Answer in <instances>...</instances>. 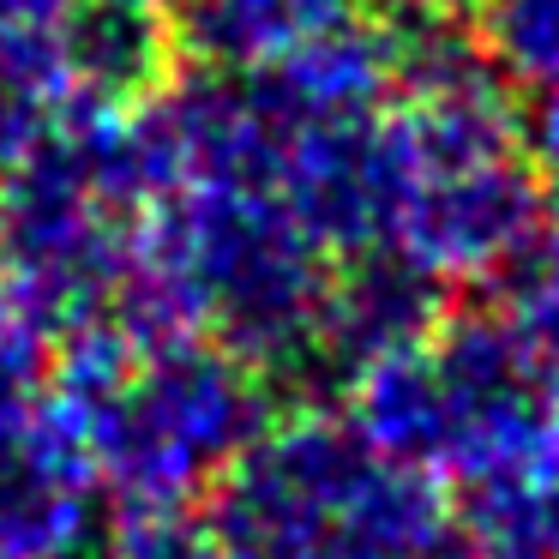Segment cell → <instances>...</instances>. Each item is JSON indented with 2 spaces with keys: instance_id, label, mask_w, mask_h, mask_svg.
<instances>
[{
  "instance_id": "9",
  "label": "cell",
  "mask_w": 559,
  "mask_h": 559,
  "mask_svg": "<svg viewBox=\"0 0 559 559\" xmlns=\"http://www.w3.org/2000/svg\"><path fill=\"white\" fill-rule=\"evenodd\" d=\"M343 19H355V0H193L175 25L187 55H199L205 67L259 73Z\"/></svg>"
},
{
  "instance_id": "20",
  "label": "cell",
  "mask_w": 559,
  "mask_h": 559,
  "mask_svg": "<svg viewBox=\"0 0 559 559\" xmlns=\"http://www.w3.org/2000/svg\"><path fill=\"white\" fill-rule=\"evenodd\" d=\"M547 241H554V253H559V229H554V235H547Z\"/></svg>"
},
{
  "instance_id": "16",
  "label": "cell",
  "mask_w": 559,
  "mask_h": 559,
  "mask_svg": "<svg viewBox=\"0 0 559 559\" xmlns=\"http://www.w3.org/2000/svg\"><path fill=\"white\" fill-rule=\"evenodd\" d=\"M55 109H61V103H25V97H7V91H0V199H7L13 163L43 139V127H49Z\"/></svg>"
},
{
  "instance_id": "12",
  "label": "cell",
  "mask_w": 559,
  "mask_h": 559,
  "mask_svg": "<svg viewBox=\"0 0 559 559\" xmlns=\"http://www.w3.org/2000/svg\"><path fill=\"white\" fill-rule=\"evenodd\" d=\"M475 37L506 85L559 91V0H475Z\"/></svg>"
},
{
  "instance_id": "18",
  "label": "cell",
  "mask_w": 559,
  "mask_h": 559,
  "mask_svg": "<svg viewBox=\"0 0 559 559\" xmlns=\"http://www.w3.org/2000/svg\"><path fill=\"white\" fill-rule=\"evenodd\" d=\"M127 7H157V13H187L193 0H127Z\"/></svg>"
},
{
  "instance_id": "10",
  "label": "cell",
  "mask_w": 559,
  "mask_h": 559,
  "mask_svg": "<svg viewBox=\"0 0 559 559\" xmlns=\"http://www.w3.org/2000/svg\"><path fill=\"white\" fill-rule=\"evenodd\" d=\"M493 283H499L493 319L506 325L523 373L542 385L547 403H559V253H554V241L542 235Z\"/></svg>"
},
{
  "instance_id": "7",
  "label": "cell",
  "mask_w": 559,
  "mask_h": 559,
  "mask_svg": "<svg viewBox=\"0 0 559 559\" xmlns=\"http://www.w3.org/2000/svg\"><path fill=\"white\" fill-rule=\"evenodd\" d=\"M187 61L181 25L157 7L127 0H79L73 37H67V97L139 109L175 85Z\"/></svg>"
},
{
  "instance_id": "17",
  "label": "cell",
  "mask_w": 559,
  "mask_h": 559,
  "mask_svg": "<svg viewBox=\"0 0 559 559\" xmlns=\"http://www.w3.org/2000/svg\"><path fill=\"white\" fill-rule=\"evenodd\" d=\"M469 0H385V13H463Z\"/></svg>"
},
{
  "instance_id": "13",
  "label": "cell",
  "mask_w": 559,
  "mask_h": 559,
  "mask_svg": "<svg viewBox=\"0 0 559 559\" xmlns=\"http://www.w3.org/2000/svg\"><path fill=\"white\" fill-rule=\"evenodd\" d=\"M115 559H229L223 535L187 511H127L109 535Z\"/></svg>"
},
{
  "instance_id": "4",
  "label": "cell",
  "mask_w": 559,
  "mask_h": 559,
  "mask_svg": "<svg viewBox=\"0 0 559 559\" xmlns=\"http://www.w3.org/2000/svg\"><path fill=\"white\" fill-rule=\"evenodd\" d=\"M547 193L523 157L481 163L409 181L391 247L421 259L439 283L445 277H499L518 253L542 241Z\"/></svg>"
},
{
  "instance_id": "8",
  "label": "cell",
  "mask_w": 559,
  "mask_h": 559,
  "mask_svg": "<svg viewBox=\"0 0 559 559\" xmlns=\"http://www.w3.org/2000/svg\"><path fill=\"white\" fill-rule=\"evenodd\" d=\"M259 91L277 109V121L289 133L319 121H355V115H379V103L391 97V49L385 25H367L361 13L331 25L325 37L301 43L295 55L259 67Z\"/></svg>"
},
{
  "instance_id": "5",
  "label": "cell",
  "mask_w": 559,
  "mask_h": 559,
  "mask_svg": "<svg viewBox=\"0 0 559 559\" xmlns=\"http://www.w3.org/2000/svg\"><path fill=\"white\" fill-rule=\"evenodd\" d=\"M439 325H445V283L421 259H409L391 241L343 253V265H331L313 361H307L301 385L313 391V403H325V385L343 391L361 367L421 349Z\"/></svg>"
},
{
  "instance_id": "1",
  "label": "cell",
  "mask_w": 559,
  "mask_h": 559,
  "mask_svg": "<svg viewBox=\"0 0 559 559\" xmlns=\"http://www.w3.org/2000/svg\"><path fill=\"white\" fill-rule=\"evenodd\" d=\"M139 259L181 295L199 337L271 385L307 379L331 253L271 187H175L145 211Z\"/></svg>"
},
{
  "instance_id": "6",
  "label": "cell",
  "mask_w": 559,
  "mask_h": 559,
  "mask_svg": "<svg viewBox=\"0 0 559 559\" xmlns=\"http://www.w3.org/2000/svg\"><path fill=\"white\" fill-rule=\"evenodd\" d=\"M97 469L55 403L0 421V559H67L91 542Z\"/></svg>"
},
{
  "instance_id": "3",
  "label": "cell",
  "mask_w": 559,
  "mask_h": 559,
  "mask_svg": "<svg viewBox=\"0 0 559 559\" xmlns=\"http://www.w3.org/2000/svg\"><path fill=\"white\" fill-rule=\"evenodd\" d=\"M403 193H409V169H403V145L385 115L319 121L289 133L277 199L325 253L385 247L397 229Z\"/></svg>"
},
{
  "instance_id": "2",
  "label": "cell",
  "mask_w": 559,
  "mask_h": 559,
  "mask_svg": "<svg viewBox=\"0 0 559 559\" xmlns=\"http://www.w3.org/2000/svg\"><path fill=\"white\" fill-rule=\"evenodd\" d=\"M61 421L85 439L121 511H187L277 421V385L223 343L187 337L139 349L91 409Z\"/></svg>"
},
{
  "instance_id": "19",
  "label": "cell",
  "mask_w": 559,
  "mask_h": 559,
  "mask_svg": "<svg viewBox=\"0 0 559 559\" xmlns=\"http://www.w3.org/2000/svg\"><path fill=\"white\" fill-rule=\"evenodd\" d=\"M67 559H115V554H109V542H103V547H79V554H67Z\"/></svg>"
},
{
  "instance_id": "15",
  "label": "cell",
  "mask_w": 559,
  "mask_h": 559,
  "mask_svg": "<svg viewBox=\"0 0 559 559\" xmlns=\"http://www.w3.org/2000/svg\"><path fill=\"white\" fill-rule=\"evenodd\" d=\"M523 163L535 169L547 199H559V91H547L530 115H523Z\"/></svg>"
},
{
  "instance_id": "14",
  "label": "cell",
  "mask_w": 559,
  "mask_h": 559,
  "mask_svg": "<svg viewBox=\"0 0 559 559\" xmlns=\"http://www.w3.org/2000/svg\"><path fill=\"white\" fill-rule=\"evenodd\" d=\"M49 331L0 295V421L25 415L49 385Z\"/></svg>"
},
{
  "instance_id": "11",
  "label": "cell",
  "mask_w": 559,
  "mask_h": 559,
  "mask_svg": "<svg viewBox=\"0 0 559 559\" xmlns=\"http://www.w3.org/2000/svg\"><path fill=\"white\" fill-rule=\"evenodd\" d=\"M79 0H0V91L25 103L67 97V37Z\"/></svg>"
}]
</instances>
